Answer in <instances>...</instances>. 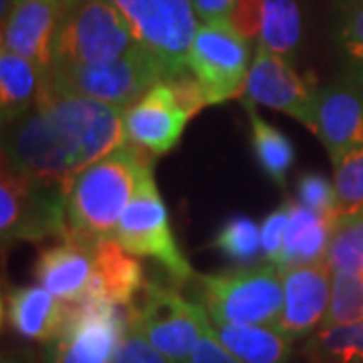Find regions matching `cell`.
Segmentation results:
<instances>
[{
	"mask_svg": "<svg viewBox=\"0 0 363 363\" xmlns=\"http://www.w3.org/2000/svg\"><path fill=\"white\" fill-rule=\"evenodd\" d=\"M152 154L128 142L85 168L67 196L69 236L85 242L113 238L121 214L152 174Z\"/></svg>",
	"mask_w": 363,
	"mask_h": 363,
	"instance_id": "obj_1",
	"label": "cell"
},
{
	"mask_svg": "<svg viewBox=\"0 0 363 363\" xmlns=\"http://www.w3.org/2000/svg\"><path fill=\"white\" fill-rule=\"evenodd\" d=\"M138 47L128 21L111 0H69L55 39L52 69L101 65Z\"/></svg>",
	"mask_w": 363,
	"mask_h": 363,
	"instance_id": "obj_2",
	"label": "cell"
},
{
	"mask_svg": "<svg viewBox=\"0 0 363 363\" xmlns=\"http://www.w3.org/2000/svg\"><path fill=\"white\" fill-rule=\"evenodd\" d=\"M65 184L39 180L2 164L0 184V234L2 245L37 242L49 236L67 238Z\"/></svg>",
	"mask_w": 363,
	"mask_h": 363,
	"instance_id": "obj_3",
	"label": "cell"
},
{
	"mask_svg": "<svg viewBox=\"0 0 363 363\" xmlns=\"http://www.w3.org/2000/svg\"><path fill=\"white\" fill-rule=\"evenodd\" d=\"M39 104L49 111L57 128L65 135L79 174L128 143V109L123 107L83 95L59 93L47 83V77L40 91Z\"/></svg>",
	"mask_w": 363,
	"mask_h": 363,
	"instance_id": "obj_4",
	"label": "cell"
},
{
	"mask_svg": "<svg viewBox=\"0 0 363 363\" xmlns=\"http://www.w3.org/2000/svg\"><path fill=\"white\" fill-rule=\"evenodd\" d=\"M210 319L245 325H277L283 303V279L274 264L242 267L198 277Z\"/></svg>",
	"mask_w": 363,
	"mask_h": 363,
	"instance_id": "obj_5",
	"label": "cell"
},
{
	"mask_svg": "<svg viewBox=\"0 0 363 363\" xmlns=\"http://www.w3.org/2000/svg\"><path fill=\"white\" fill-rule=\"evenodd\" d=\"M128 319L166 359L190 363L210 315L200 303L182 297L176 286L145 281L140 298L128 307Z\"/></svg>",
	"mask_w": 363,
	"mask_h": 363,
	"instance_id": "obj_6",
	"label": "cell"
},
{
	"mask_svg": "<svg viewBox=\"0 0 363 363\" xmlns=\"http://www.w3.org/2000/svg\"><path fill=\"white\" fill-rule=\"evenodd\" d=\"M157 81H164L162 69L142 45L109 63L57 67L47 75V83L59 93L83 95L123 109L131 107Z\"/></svg>",
	"mask_w": 363,
	"mask_h": 363,
	"instance_id": "obj_7",
	"label": "cell"
},
{
	"mask_svg": "<svg viewBox=\"0 0 363 363\" xmlns=\"http://www.w3.org/2000/svg\"><path fill=\"white\" fill-rule=\"evenodd\" d=\"M2 154V164L39 180L65 184L69 190L79 176L65 135L40 104L4 125Z\"/></svg>",
	"mask_w": 363,
	"mask_h": 363,
	"instance_id": "obj_8",
	"label": "cell"
},
{
	"mask_svg": "<svg viewBox=\"0 0 363 363\" xmlns=\"http://www.w3.org/2000/svg\"><path fill=\"white\" fill-rule=\"evenodd\" d=\"M113 240L135 257H145L160 262V267L168 272V277L176 285L188 283L194 277L190 262L176 245L168 210L157 192L154 176H147L131 198L125 212L119 218Z\"/></svg>",
	"mask_w": 363,
	"mask_h": 363,
	"instance_id": "obj_9",
	"label": "cell"
},
{
	"mask_svg": "<svg viewBox=\"0 0 363 363\" xmlns=\"http://www.w3.org/2000/svg\"><path fill=\"white\" fill-rule=\"evenodd\" d=\"M248 45L224 18L198 26L188 55V69L202 85L208 105L224 104L245 93L250 71Z\"/></svg>",
	"mask_w": 363,
	"mask_h": 363,
	"instance_id": "obj_10",
	"label": "cell"
},
{
	"mask_svg": "<svg viewBox=\"0 0 363 363\" xmlns=\"http://www.w3.org/2000/svg\"><path fill=\"white\" fill-rule=\"evenodd\" d=\"M128 329V307L101 301L71 303L65 329L45 351V363H113Z\"/></svg>",
	"mask_w": 363,
	"mask_h": 363,
	"instance_id": "obj_11",
	"label": "cell"
},
{
	"mask_svg": "<svg viewBox=\"0 0 363 363\" xmlns=\"http://www.w3.org/2000/svg\"><path fill=\"white\" fill-rule=\"evenodd\" d=\"M317 95L319 87L309 77H301L291 61L257 45L242 101L286 113L301 121L307 130L315 131Z\"/></svg>",
	"mask_w": 363,
	"mask_h": 363,
	"instance_id": "obj_12",
	"label": "cell"
},
{
	"mask_svg": "<svg viewBox=\"0 0 363 363\" xmlns=\"http://www.w3.org/2000/svg\"><path fill=\"white\" fill-rule=\"evenodd\" d=\"M281 271L285 303L277 321V329L286 337L311 335L323 325L331 303V267L325 260L291 264Z\"/></svg>",
	"mask_w": 363,
	"mask_h": 363,
	"instance_id": "obj_13",
	"label": "cell"
},
{
	"mask_svg": "<svg viewBox=\"0 0 363 363\" xmlns=\"http://www.w3.org/2000/svg\"><path fill=\"white\" fill-rule=\"evenodd\" d=\"M69 0H13L2 18V47L51 73L55 39Z\"/></svg>",
	"mask_w": 363,
	"mask_h": 363,
	"instance_id": "obj_14",
	"label": "cell"
},
{
	"mask_svg": "<svg viewBox=\"0 0 363 363\" xmlns=\"http://www.w3.org/2000/svg\"><path fill=\"white\" fill-rule=\"evenodd\" d=\"M192 116L178 104L168 81L156 85L125 111L128 142L162 156L176 147Z\"/></svg>",
	"mask_w": 363,
	"mask_h": 363,
	"instance_id": "obj_15",
	"label": "cell"
},
{
	"mask_svg": "<svg viewBox=\"0 0 363 363\" xmlns=\"http://www.w3.org/2000/svg\"><path fill=\"white\" fill-rule=\"evenodd\" d=\"M329 156L363 145V85L339 81L319 89L315 105V131Z\"/></svg>",
	"mask_w": 363,
	"mask_h": 363,
	"instance_id": "obj_16",
	"label": "cell"
},
{
	"mask_svg": "<svg viewBox=\"0 0 363 363\" xmlns=\"http://www.w3.org/2000/svg\"><path fill=\"white\" fill-rule=\"evenodd\" d=\"M93 245L75 236L45 248L35 264V277L55 297L67 303L87 301L93 281Z\"/></svg>",
	"mask_w": 363,
	"mask_h": 363,
	"instance_id": "obj_17",
	"label": "cell"
},
{
	"mask_svg": "<svg viewBox=\"0 0 363 363\" xmlns=\"http://www.w3.org/2000/svg\"><path fill=\"white\" fill-rule=\"evenodd\" d=\"M71 313V303L61 301L45 286H16L2 301L4 323L21 337L51 343L63 329Z\"/></svg>",
	"mask_w": 363,
	"mask_h": 363,
	"instance_id": "obj_18",
	"label": "cell"
},
{
	"mask_svg": "<svg viewBox=\"0 0 363 363\" xmlns=\"http://www.w3.org/2000/svg\"><path fill=\"white\" fill-rule=\"evenodd\" d=\"M143 285V267L135 255L128 252L113 238L93 245V281L87 301L131 307Z\"/></svg>",
	"mask_w": 363,
	"mask_h": 363,
	"instance_id": "obj_19",
	"label": "cell"
},
{
	"mask_svg": "<svg viewBox=\"0 0 363 363\" xmlns=\"http://www.w3.org/2000/svg\"><path fill=\"white\" fill-rule=\"evenodd\" d=\"M222 345L240 363H286L293 353V339L277 325H245L210 319Z\"/></svg>",
	"mask_w": 363,
	"mask_h": 363,
	"instance_id": "obj_20",
	"label": "cell"
},
{
	"mask_svg": "<svg viewBox=\"0 0 363 363\" xmlns=\"http://www.w3.org/2000/svg\"><path fill=\"white\" fill-rule=\"evenodd\" d=\"M35 63L2 47L0 51V113L2 125L28 113L39 104L45 77Z\"/></svg>",
	"mask_w": 363,
	"mask_h": 363,
	"instance_id": "obj_21",
	"label": "cell"
},
{
	"mask_svg": "<svg viewBox=\"0 0 363 363\" xmlns=\"http://www.w3.org/2000/svg\"><path fill=\"white\" fill-rule=\"evenodd\" d=\"M333 222L301 202H289L285 250L279 269L325 260Z\"/></svg>",
	"mask_w": 363,
	"mask_h": 363,
	"instance_id": "obj_22",
	"label": "cell"
},
{
	"mask_svg": "<svg viewBox=\"0 0 363 363\" xmlns=\"http://www.w3.org/2000/svg\"><path fill=\"white\" fill-rule=\"evenodd\" d=\"M242 105H245L248 119H250L252 152L257 157V164L277 186H285L286 174L295 164L293 143L283 131L267 123L250 101H242Z\"/></svg>",
	"mask_w": 363,
	"mask_h": 363,
	"instance_id": "obj_23",
	"label": "cell"
},
{
	"mask_svg": "<svg viewBox=\"0 0 363 363\" xmlns=\"http://www.w3.org/2000/svg\"><path fill=\"white\" fill-rule=\"evenodd\" d=\"M303 37V18L297 0H264L259 45L293 61Z\"/></svg>",
	"mask_w": 363,
	"mask_h": 363,
	"instance_id": "obj_24",
	"label": "cell"
},
{
	"mask_svg": "<svg viewBox=\"0 0 363 363\" xmlns=\"http://www.w3.org/2000/svg\"><path fill=\"white\" fill-rule=\"evenodd\" d=\"M309 363H363V321L323 327L303 347Z\"/></svg>",
	"mask_w": 363,
	"mask_h": 363,
	"instance_id": "obj_25",
	"label": "cell"
},
{
	"mask_svg": "<svg viewBox=\"0 0 363 363\" xmlns=\"http://www.w3.org/2000/svg\"><path fill=\"white\" fill-rule=\"evenodd\" d=\"M325 262L331 271L363 272V210L335 218Z\"/></svg>",
	"mask_w": 363,
	"mask_h": 363,
	"instance_id": "obj_26",
	"label": "cell"
},
{
	"mask_svg": "<svg viewBox=\"0 0 363 363\" xmlns=\"http://www.w3.org/2000/svg\"><path fill=\"white\" fill-rule=\"evenodd\" d=\"M363 321V274L353 271H333L331 303L323 327H337Z\"/></svg>",
	"mask_w": 363,
	"mask_h": 363,
	"instance_id": "obj_27",
	"label": "cell"
},
{
	"mask_svg": "<svg viewBox=\"0 0 363 363\" xmlns=\"http://www.w3.org/2000/svg\"><path fill=\"white\" fill-rule=\"evenodd\" d=\"M335 168L337 218L363 210V145H355L331 157Z\"/></svg>",
	"mask_w": 363,
	"mask_h": 363,
	"instance_id": "obj_28",
	"label": "cell"
},
{
	"mask_svg": "<svg viewBox=\"0 0 363 363\" xmlns=\"http://www.w3.org/2000/svg\"><path fill=\"white\" fill-rule=\"evenodd\" d=\"M212 247L218 248L224 257H228L238 264H248L257 259L260 245V228L257 222L247 216H233L224 222L216 233Z\"/></svg>",
	"mask_w": 363,
	"mask_h": 363,
	"instance_id": "obj_29",
	"label": "cell"
},
{
	"mask_svg": "<svg viewBox=\"0 0 363 363\" xmlns=\"http://www.w3.org/2000/svg\"><path fill=\"white\" fill-rule=\"evenodd\" d=\"M339 49L350 79L363 85V0H355L345 11L339 26Z\"/></svg>",
	"mask_w": 363,
	"mask_h": 363,
	"instance_id": "obj_30",
	"label": "cell"
},
{
	"mask_svg": "<svg viewBox=\"0 0 363 363\" xmlns=\"http://www.w3.org/2000/svg\"><path fill=\"white\" fill-rule=\"evenodd\" d=\"M298 202L325 216L327 220L335 222L337 218V194L335 184L317 172H305L298 178Z\"/></svg>",
	"mask_w": 363,
	"mask_h": 363,
	"instance_id": "obj_31",
	"label": "cell"
},
{
	"mask_svg": "<svg viewBox=\"0 0 363 363\" xmlns=\"http://www.w3.org/2000/svg\"><path fill=\"white\" fill-rule=\"evenodd\" d=\"M286 224H289V202L281 204L277 210H272L269 216L260 224V245L267 260L281 267L283 260V250H285V234Z\"/></svg>",
	"mask_w": 363,
	"mask_h": 363,
	"instance_id": "obj_32",
	"label": "cell"
},
{
	"mask_svg": "<svg viewBox=\"0 0 363 363\" xmlns=\"http://www.w3.org/2000/svg\"><path fill=\"white\" fill-rule=\"evenodd\" d=\"M113 363H172L145 339L142 331L128 319V329L117 347Z\"/></svg>",
	"mask_w": 363,
	"mask_h": 363,
	"instance_id": "obj_33",
	"label": "cell"
},
{
	"mask_svg": "<svg viewBox=\"0 0 363 363\" xmlns=\"http://www.w3.org/2000/svg\"><path fill=\"white\" fill-rule=\"evenodd\" d=\"M262 13H264V0H236L224 21L242 39L255 43L260 39Z\"/></svg>",
	"mask_w": 363,
	"mask_h": 363,
	"instance_id": "obj_34",
	"label": "cell"
},
{
	"mask_svg": "<svg viewBox=\"0 0 363 363\" xmlns=\"http://www.w3.org/2000/svg\"><path fill=\"white\" fill-rule=\"evenodd\" d=\"M190 363H240L234 357L230 351L222 345V341L216 335V329L212 321L208 319L204 327H202V333L196 341L194 351L190 355Z\"/></svg>",
	"mask_w": 363,
	"mask_h": 363,
	"instance_id": "obj_35",
	"label": "cell"
},
{
	"mask_svg": "<svg viewBox=\"0 0 363 363\" xmlns=\"http://www.w3.org/2000/svg\"><path fill=\"white\" fill-rule=\"evenodd\" d=\"M164 81H168L169 87L174 91V95H176V99H178V104L192 117L208 105V99L206 95H204L202 85L198 83V79L190 71L188 73H182L178 77L164 79Z\"/></svg>",
	"mask_w": 363,
	"mask_h": 363,
	"instance_id": "obj_36",
	"label": "cell"
},
{
	"mask_svg": "<svg viewBox=\"0 0 363 363\" xmlns=\"http://www.w3.org/2000/svg\"><path fill=\"white\" fill-rule=\"evenodd\" d=\"M236 0H192L200 23H214L226 18Z\"/></svg>",
	"mask_w": 363,
	"mask_h": 363,
	"instance_id": "obj_37",
	"label": "cell"
},
{
	"mask_svg": "<svg viewBox=\"0 0 363 363\" xmlns=\"http://www.w3.org/2000/svg\"><path fill=\"white\" fill-rule=\"evenodd\" d=\"M111 2L116 4L117 11L123 14V18L128 21V25L131 28L142 18L143 14L147 13V11H152L157 2H162V0H111Z\"/></svg>",
	"mask_w": 363,
	"mask_h": 363,
	"instance_id": "obj_38",
	"label": "cell"
},
{
	"mask_svg": "<svg viewBox=\"0 0 363 363\" xmlns=\"http://www.w3.org/2000/svg\"><path fill=\"white\" fill-rule=\"evenodd\" d=\"M2 363H37L28 353H11V355H4Z\"/></svg>",
	"mask_w": 363,
	"mask_h": 363,
	"instance_id": "obj_39",
	"label": "cell"
},
{
	"mask_svg": "<svg viewBox=\"0 0 363 363\" xmlns=\"http://www.w3.org/2000/svg\"><path fill=\"white\" fill-rule=\"evenodd\" d=\"M362 274H363V272H362Z\"/></svg>",
	"mask_w": 363,
	"mask_h": 363,
	"instance_id": "obj_40",
	"label": "cell"
}]
</instances>
